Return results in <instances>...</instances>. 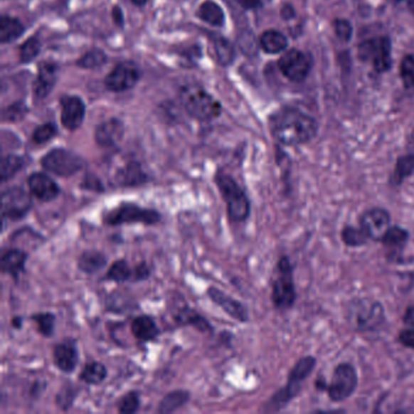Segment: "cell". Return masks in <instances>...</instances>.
Returning <instances> with one entry per match:
<instances>
[{
	"mask_svg": "<svg viewBox=\"0 0 414 414\" xmlns=\"http://www.w3.org/2000/svg\"><path fill=\"white\" fill-rule=\"evenodd\" d=\"M27 185L31 193L43 203L54 201L61 193V189L56 181L44 173H33L29 175L27 179Z\"/></svg>",
	"mask_w": 414,
	"mask_h": 414,
	"instance_id": "cell-16",
	"label": "cell"
},
{
	"mask_svg": "<svg viewBox=\"0 0 414 414\" xmlns=\"http://www.w3.org/2000/svg\"><path fill=\"white\" fill-rule=\"evenodd\" d=\"M139 410H140V395L137 391L125 393L124 396L120 398V405H118L120 413H137Z\"/></svg>",
	"mask_w": 414,
	"mask_h": 414,
	"instance_id": "cell-40",
	"label": "cell"
},
{
	"mask_svg": "<svg viewBox=\"0 0 414 414\" xmlns=\"http://www.w3.org/2000/svg\"><path fill=\"white\" fill-rule=\"evenodd\" d=\"M107 257L99 250H85L77 261L78 269L87 275H95L107 266Z\"/></svg>",
	"mask_w": 414,
	"mask_h": 414,
	"instance_id": "cell-26",
	"label": "cell"
},
{
	"mask_svg": "<svg viewBox=\"0 0 414 414\" xmlns=\"http://www.w3.org/2000/svg\"><path fill=\"white\" fill-rule=\"evenodd\" d=\"M359 56L369 63L378 72H386L391 67V42L389 38L377 37L362 42L359 46Z\"/></svg>",
	"mask_w": 414,
	"mask_h": 414,
	"instance_id": "cell-10",
	"label": "cell"
},
{
	"mask_svg": "<svg viewBox=\"0 0 414 414\" xmlns=\"http://www.w3.org/2000/svg\"><path fill=\"white\" fill-rule=\"evenodd\" d=\"M130 329H132L133 336L142 343L154 341V340L157 339L159 333H161L157 323L154 322V319L151 316L147 315L135 317L132 322Z\"/></svg>",
	"mask_w": 414,
	"mask_h": 414,
	"instance_id": "cell-24",
	"label": "cell"
},
{
	"mask_svg": "<svg viewBox=\"0 0 414 414\" xmlns=\"http://www.w3.org/2000/svg\"><path fill=\"white\" fill-rule=\"evenodd\" d=\"M341 240L345 245L350 248H360L368 243L369 238L366 232L361 228H355L351 225H346L341 230Z\"/></svg>",
	"mask_w": 414,
	"mask_h": 414,
	"instance_id": "cell-35",
	"label": "cell"
},
{
	"mask_svg": "<svg viewBox=\"0 0 414 414\" xmlns=\"http://www.w3.org/2000/svg\"><path fill=\"white\" fill-rule=\"evenodd\" d=\"M410 240V232L401 226H391L386 236L381 240V243L386 248V257L389 259H398L401 255L402 250L406 247Z\"/></svg>",
	"mask_w": 414,
	"mask_h": 414,
	"instance_id": "cell-22",
	"label": "cell"
},
{
	"mask_svg": "<svg viewBox=\"0 0 414 414\" xmlns=\"http://www.w3.org/2000/svg\"><path fill=\"white\" fill-rule=\"evenodd\" d=\"M41 164L46 171L60 178L73 176L85 166L83 158L65 149H51L42 158Z\"/></svg>",
	"mask_w": 414,
	"mask_h": 414,
	"instance_id": "cell-7",
	"label": "cell"
},
{
	"mask_svg": "<svg viewBox=\"0 0 414 414\" xmlns=\"http://www.w3.org/2000/svg\"><path fill=\"white\" fill-rule=\"evenodd\" d=\"M115 180L120 187H139L147 183L149 176L141 168L140 163L133 161L117 170Z\"/></svg>",
	"mask_w": 414,
	"mask_h": 414,
	"instance_id": "cell-21",
	"label": "cell"
},
{
	"mask_svg": "<svg viewBox=\"0 0 414 414\" xmlns=\"http://www.w3.org/2000/svg\"><path fill=\"white\" fill-rule=\"evenodd\" d=\"M402 321L406 324L407 327H414V305L407 307Z\"/></svg>",
	"mask_w": 414,
	"mask_h": 414,
	"instance_id": "cell-49",
	"label": "cell"
},
{
	"mask_svg": "<svg viewBox=\"0 0 414 414\" xmlns=\"http://www.w3.org/2000/svg\"><path fill=\"white\" fill-rule=\"evenodd\" d=\"M58 67L56 63L43 61L39 65L38 78L34 83V95L37 99H44L49 95L58 82Z\"/></svg>",
	"mask_w": 414,
	"mask_h": 414,
	"instance_id": "cell-19",
	"label": "cell"
},
{
	"mask_svg": "<svg viewBox=\"0 0 414 414\" xmlns=\"http://www.w3.org/2000/svg\"><path fill=\"white\" fill-rule=\"evenodd\" d=\"M22 323H23V319H22L21 316H15V317L11 319V326H13V328H15V329H21Z\"/></svg>",
	"mask_w": 414,
	"mask_h": 414,
	"instance_id": "cell-53",
	"label": "cell"
},
{
	"mask_svg": "<svg viewBox=\"0 0 414 414\" xmlns=\"http://www.w3.org/2000/svg\"><path fill=\"white\" fill-rule=\"evenodd\" d=\"M33 207V201L23 187L14 186L1 193L3 219L18 221L23 219Z\"/></svg>",
	"mask_w": 414,
	"mask_h": 414,
	"instance_id": "cell-11",
	"label": "cell"
},
{
	"mask_svg": "<svg viewBox=\"0 0 414 414\" xmlns=\"http://www.w3.org/2000/svg\"><path fill=\"white\" fill-rule=\"evenodd\" d=\"M288 46L287 38L281 32L270 29L260 37V46L267 54H278Z\"/></svg>",
	"mask_w": 414,
	"mask_h": 414,
	"instance_id": "cell-31",
	"label": "cell"
},
{
	"mask_svg": "<svg viewBox=\"0 0 414 414\" xmlns=\"http://www.w3.org/2000/svg\"><path fill=\"white\" fill-rule=\"evenodd\" d=\"M174 319L179 324L183 326H192L197 331H202L204 334H213L214 328L211 326V322L206 317L198 314L197 311L191 309L185 304V307H181L179 312L174 315Z\"/></svg>",
	"mask_w": 414,
	"mask_h": 414,
	"instance_id": "cell-25",
	"label": "cell"
},
{
	"mask_svg": "<svg viewBox=\"0 0 414 414\" xmlns=\"http://www.w3.org/2000/svg\"><path fill=\"white\" fill-rule=\"evenodd\" d=\"M408 3V6H410V11L414 14V0H407Z\"/></svg>",
	"mask_w": 414,
	"mask_h": 414,
	"instance_id": "cell-57",
	"label": "cell"
},
{
	"mask_svg": "<svg viewBox=\"0 0 414 414\" xmlns=\"http://www.w3.org/2000/svg\"><path fill=\"white\" fill-rule=\"evenodd\" d=\"M105 280L117 282V283L130 281L133 280V269L123 259L115 261L112 265L108 267L107 272L105 275Z\"/></svg>",
	"mask_w": 414,
	"mask_h": 414,
	"instance_id": "cell-34",
	"label": "cell"
},
{
	"mask_svg": "<svg viewBox=\"0 0 414 414\" xmlns=\"http://www.w3.org/2000/svg\"><path fill=\"white\" fill-rule=\"evenodd\" d=\"M25 32V27L15 17L4 15L0 20V41L1 43H10L21 37Z\"/></svg>",
	"mask_w": 414,
	"mask_h": 414,
	"instance_id": "cell-30",
	"label": "cell"
},
{
	"mask_svg": "<svg viewBox=\"0 0 414 414\" xmlns=\"http://www.w3.org/2000/svg\"><path fill=\"white\" fill-rule=\"evenodd\" d=\"M360 228L366 232L369 240L381 242L391 228V216L384 208H371L361 214Z\"/></svg>",
	"mask_w": 414,
	"mask_h": 414,
	"instance_id": "cell-12",
	"label": "cell"
},
{
	"mask_svg": "<svg viewBox=\"0 0 414 414\" xmlns=\"http://www.w3.org/2000/svg\"><path fill=\"white\" fill-rule=\"evenodd\" d=\"M398 343L407 349L414 350V327H408L406 329H402L398 333Z\"/></svg>",
	"mask_w": 414,
	"mask_h": 414,
	"instance_id": "cell-47",
	"label": "cell"
},
{
	"mask_svg": "<svg viewBox=\"0 0 414 414\" xmlns=\"http://www.w3.org/2000/svg\"><path fill=\"white\" fill-rule=\"evenodd\" d=\"M26 113H27L26 105L23 102H16L5 110L4 118L10 122H17V120H22Z\"/></svg>",
	"mask_w": 414,
	"mask_h": 414,
	"instance_id": "cell-45",
	"label": "cell"
},
{
	"mask_svg": "<svg viewBox=\"0 0 414 414\" xmlns=\"http://www.w3.org/2000/svg\"><path fill=\"white\" fill-rule=\"evenodd\" d=\"M398 1H401V0H398Z\"/></svg>",
	"mask_w": 414,
	"mask_h": 414,
	"instance_id": "cell-58",
	"label": "cell"
},
{
	"mask_svg": "<svg viewBox=\"0 0 414 414\" xmlns=\"http://www.w3.org/2000/svg\"><path fill=\"white\" fill-rule=\"evenodd\" d=\"M198 15L201 20L207 22L209 25L216 26V27H221L225 23V15L223 9L220 8L219 5L207 0L204 1L203 4L201 5L198 9Z\"/></svg>",
	"mask_w": 414,
	"mask_h": 414,
	"instance_id": "cell-32",
	"label": "cell"
},
{
	"mask_svg": "<svg viewBox=\"0 0 414 414\" xmlns=\"http://www.w3.org/2000/svg\"><path fill=\"white\" fill-rule=\"evenodd\" d=\"M149 275H151V269L147 265V262L141 261L133 269V281H145L149 277Z\"/></svg>",
	"mask_w": 414,
	"mask_h": 414,
	"instance_id": "cell-48",
	"label": "cell"
},
{
	"mask_svg": "<svg viewBox=\"0 0 414 414\" xmlns=\"http://www.w3.org/2000/svg\"><path fill=\"white\" fill-rule=\"evenodd\" d=\"M191 395L187 390H174L166 393L158 405L157 412L161 414L173 413L183 408L190 401Z\"/></svg>",
	"mask_w": 414,
	"mask_h": 414,
	"instance_id": "cell-27",
	"label": "cell"
},
{
	"mask_svg": "<svg viewBox=\"0 0 414 414\" xmlns=\"http://www.w3.org/2000/svg\"><path fill=\"white\" fill-rule=\"evenodd\" d=\"M271 134L285 146H299L312 140L317 134V123L297 108H283L270 120Z\"/></svg>",
	"mask_w": 414,
	"mask_h": 414,
	"instance_id": "cell-1",
	"label": "cell"
},
{
	"mask_svg": "<svg viewBox=\"0 0 414 414\" xmlns=\"http://www.w3.org/2000/svg\"><path fill=\"white\" fill-rule=\"evenodd\" d=\"M327 383L323 381L322 378H319V381H315V386L319 390H322V391H326L327 390Z\"/></svg>",
	"mask_w": 414,
	"mask_h": 414,
	"instance_id": "cell-54",
	"label": "cell"
},
{
	"mask_svg": "<svg viewBox=\"0 0 414 414\" xmlns=\"http://www.w3.org/2000/svg\"><path fill=\"white\" fill-rule=\"evenodd\" d=\"M124 135V125L120 120L112 118L97 125L95 130V141L101 147L116 146Z\"/></svg>",
	"mask_w": 414,
	"mask_h": 414,
	"instance_id": "cell-20",
	"label": "cell"
},
{
	"mask_svg": "<svg viewBox=\"0 0 414 414\" xmlns=\"http://www.w3.org/2000/svg\"><path fill=\"white\" fill-rule=\"evenodd\" d=\"M31 319L36 323L37 329L43 336L50 338L53 336L55 331V324H56V317L51 312H38L31 316Z\"/></svg>",
	"mask_w": 414,
	"mask_h": 414,
	"instance_id": "cell-36",
	"label": "cell"
},
{
	"mask_svg": "<svg viewBox=\"0 0 414 414\" xmlns=\"http://www.w3.org/2000/svg\"><path fill=\"white\" fill-rule=\"evenodd\" d=\"M26 166L25 158L16 154H8L1 159V183H6L9 180L23 169Z\"/></svg>",
	"mask_w": 414,
	"mask_h": 414,
	"instance_id": "cell-33",
	"label": "cell"
},
{
	"mask_svg": "<svg viewBox=\"0 0 414 414\" xmlns=\"http://www.w3.org/2000/svg\"><path fill=\"white\" fill-rule=\"evenodd\" d=\"M214 183L226 203L228 219L236 224L245 223L250 216V201L245 191L231 175L226 174L224 171L216 173Z\"/></svg>",
	"mask_w": 414,
	"mask_h": 414,
	"instance_id": "cell-3",
	"label": "cell"
},
{
	"mask_svg": "<svg viewBox=\"0 0 414 414\" xmlns=\"http://www.w3.org/2000/svg\"><path fill=\"white\" fill-rule=\"evenodd\" d=\"M400 75L405 87H414V55H407L402 58Z\"/></svg>",
	"mask_w": 414,
	"mask_h": 414,
	"instance_id": "cell-42",
	"label": "cell"
},
{
	"mask_svg": "<svg viewBox=\"0 0 414 414\" xmlns=\"http://www.w3.org/2000/svg\"><path fill=\"white\" fill-rule=\"evenodd\" d=\"M140 70L134 63H120L105 78V85L115 92L130 90L140 79Z\"/></svg>",
	"mask_w": 414,
	"mask_h": 414,
	"instance_id": "cell-14",
	"label": "cell"
},
{
	"mask_svg": "<svg viewBox=\"0 0 414 414\" xmlns=\"http://www.w3.org/2000/svg\"><path fill=\"white\" fill-rule=\"evenodd\" d=\"M207 295L211 302L226 312L231 319H236L238 322H248L249 312L242 302L232 298L216 287H209Z\"/></svg>",
	"mask_w": 414,
	"mask_h": 414,
	"instance_id": "cell-15",
	"label": "cell"
},
{
	"mask_svg": "<svg viewBox=\"0 0 414 414\" xmlns=\"http://www.w3.org/2000/svg\"><path fill=\"white\" fill-rule=\"evenodd\" d=\"M107 378V368L104 363L92 361L84 366L82 372L79 373V381H83L87 386H99Z\"/></svg>",
	"mask_w": 414,
	"mask_h": 414,
	"instance_id": "cell-29",
	"label": "cell"
},
{
	"mask_svg": "<svg viewBox=\"0 0 414 414\" xmlns=\"http://www.w3.org/2000/svg\"><path fill=\"white\" fill-rule=\"evenodd\" d=\"M333 27L336 31V37L341 39L343 42H348L352 36V26L348 20H343V18H336L333 22Z\"/></svg>",
	"mask_w": 414,
	"mask_h": 414,
	"instance_id": "cell-44",
	"label": "cell"
},
{
	"mask_svg": "<svg viewBox=\"0 0 414 414\" xmlns=\"http://www.w3.org/2000/svg\"><path fill=\"white\" fill-rule=\"evenodd\" d=\"M61 123L67 130L80 128L85 117V105L78 96H65L61 100Z\"/></svg>",
	"mask_w": 414,
	"mask_h": 414,
	"instance_id": "cell-17",
	"label": "cell"
},
{
	"mask_svg": "<svg viewBox=\"0 0 414 414\" xmlns=\"http://www.w3.org/2000/svg\"><path fill=\"white\" fill-rule=\"evenodd\" d=\"M53 359L56 368L61 372L70 374L75 372L78 365V350L73 340H65L55 345L53 350Z\"/></svg>",
	"mask_w": 414,
	"mask_h": 414,
	"instance_id": "cell-18",
	"label": "cell"
},
{
	"mask_svg": "<svg viewBox=\"0 0 414 414\" xmlns=\"http://www.w3.org/2000/svg\"><path fill=\"white\" fill-rule=\"evenodd\" d=\"M56 134H58L56 127H55L53 123H46V124L38 127V128L34 130L32 139H33L34 142H36L37 145H43V144H46L48 141L51 140L53 137H56Z\"/></svg>",
	"mask_w": 414,
	"mask_h": 414,
	"instance_id": "cell-43",
	"label": "cell"
},
{
	"mask_svg": "<svg viewBox=\"0 0 414 414\" xmlns=\"http://www.w3.org/2000/svg\"><path fill=\"white\" fill-rule=\"evenodd\" d=\"M245 9H255L260 6V0H237Z\"/></svg>",
	"mask_w": 414,
	"mask_h": 414,
	"instance_id": "cell-52",
	"label": "cell"
},
{
	"mask_svg": "<svg viewBox=\"0 0 414 414\" xmlns=\"http://www.w3.org/2000/svg\"><path fill=\"white\" fill-rule=\"evenodd\" d=\"M359 384L356 369L350 363H339L333 371L327 386L328 398L333 402H343L355 393Z\"/></svg>",
	"mask_w": 414,
	"mask_h": 414,
	"instance_id": "cell-8",
	"label": "cell"
},
{
	"mask_svg": "<svg viewBox=\"0 0 414 414\" xmlns=\"http://www.w3.org/2000/svg\"><path fill=\"white\" fill-rule=\"evenodd\" d=\"M408 147H410V154H414V129L410 134V140H408Z\"/></svg>",
	"mask_w": 414,
	"mask_h": 414,
	"instance_id": "cell-55",
	"label": "cell"
},
{
	"mask_svg": "<svg viewBox=\"0 0 414 414\" xmlns=\"http://www.w3.org/2000/svg\"><path fill=\"white\" fill-rule=\"evenodd\" d=\"M180 100L185 111L198 120H211L220 116L221 105L203 87L190 84L181 89Z\"/></svg>",
	"mask_w": 414,
	"mask_h": 414,
	"instance_id": "cell-5",
	"label": "cell"
},
{
	"mask_svg": "<svg viewBox=\"0 0 414 414\" xmlns=\"http://www.w3.org/2000/svg\"><path fill=\"white\" fill-rule=\"evenodd\" d=\"M281 15L285 20H290V18H293L295 16L294 9H293V6H290V5H285L282 8Z\"/></svg>",
	"mask_w": 414,
	"mask_h": 414,
	"instance_id": "cell-51",
	"label": "cell"
},
{
	"mask_svg": "<svg viewBox=\"0 0 414 414\" xmlns=\"http://www.w3.org/2000/svg\"><path fill=\"white\" fill-rule=\"evenodd\" d=\"M352 307L351 319L357 331H372L381 327L386 319V311L376 300H356Z\"/></svg>",
	"mask_w": 414,
	"mask_h": 414,
	"instance_id": "cell-9",
	"label": "cell"
},
{
	"mask_svg": "<svg viewBox=\"0 0 414 414\" xmlns=\"http://www.w3.org/2000/svg\"><path fill=\"white\" fill-rule=\"evenodd\" d=\"M39 53L41 42L36 37L29 38L20 46V60L23 63H31L33 58H37Z\"/></svg>",
	"mask_w": 414,
	"mask_h": 414,
	"instance_id": "cell-41",
	"label": "cell"
},
{
	"mask_svg": "<svg viewBox=\"0 0 414 414\" xmlns=\"http://www.w3.org/2000/svg\"><path fill=\"white\" fill-rule=\"evenodd\" d=\"M214 46H216V56H218V60L221 65L226 66L233 61L235 50L228 39L221 37L216 38Z\"/></svg>",
	"mask_w": 414,
	"mask_h": 414,
	"instance_id": "cell-39",
	"label": "cell"
},
{
	"mask_svg": "<svg viewBox=\"0 0 414 414\" xmlns=\"http://www.w3.org/2000/svg\"><path fill=\"white\" fill-rule=\"evenodd\" d=\"M80 187L85 190L94 191V192H104L105 191V186L101 183V180L94 174L85 175L83 183L80 184Z\"/></svg>",
	"mask_w": 414,
	"mask_h": 414,
	"instance_id": "cell-46",
	"label": "cell"
},
{
	"mask_svg": "<svg viewBox=\"0 0 414 414\" xmlns=\"http://www.w3.org/2000/svg\"><path fill=\"white\" fill-rule=\"evenodd\" d=\"M106 63H107V56H106L104 51L100 49H92L79 58L78 61H77V65L79 67H82V68L92 70V68L102 66Z\"/></svg>",
	"mask_w": 414,
	"mask_h": 414,
	"instance_id": "cell-37",
	"label": "cell"
},
{
	"mask_svg": "<svg viewBox=\"0 0 414 414\" xmlns=\"http://www.w3.org/2000/svg\"><path fill=\"white\" fill-rule=\"evenodd\" d=\"M278 67L282 73L292 82H302L311 70V58L297 49L288 50L282 55Z\"/></svg>",
	"mask_w": 414,
	"mask_h": 414,
	"instance_id": "cell-13",
	"label": "cell"
},
{
	"mask_svg": "<svg viewBox=\"0 0 414 414\" xmlns=\"http://www.w3.org/2000/svg\"><path fill=\"white\" fill-rule=\"evenodd\" d=\"M132 1L137 6H142V5H145L147 3V0H132Z\"/></svg>",
	"mask_w": 414,
	"mask_h": 414,
	"instance_id": "cell-56",
	"label": "cell"
},
{
	"mask_svg": "<svg viewBox=\"0 0 414 414\" xmlns=\"http://www.w3.org/2000/svg\"><path fill=\"white\" fill-rule=\"evenodd\" d=\"M414 174V154H405L398 157L396 166L393 169L391 178H390V185L393 187H398L405 183L406 179Z\"/></svg>",
	"mask_w": 414,
	"mask_h": 414,
	"instance_id": "cell-28",
	"label": "cell"
},
{
	"mask_svg": "<svg viewBox=\"0 0 414 414\" xmlns=\"http://www.w3.org/2000/svg\"><path fill=\"white\" fill-rule=\"evenodd\" d=\"M27 259H28V254L22 249L11 248L5 250L1 255V272L10 275L11 277L17 280L25 271Z\"/></svg>",
	"mask_w": 414,
	"mask_h": 414,
	"instance_id": "cell-23",
	"label": "cell"
},
{
	"mask_svg": "<svg viewBox=\"0 0 414 414\" xmlns=\"http://www.w3.org/2000/svg\"><path fill=\"white\" fill-rule=\"evenodd\" d=\"M316 362L317 361L314 356H304L299 359L294 367L290 369L286 386H283L278 391H276L270 398L269 401L262 406L261 410L266 412V413H272V412H278V410H283L285 407L288 406V403L292 400H294L302 391V383L310 377L311 373L314 372Z\"/></svg>",
	"mask_w": 414,
	"mask_h": 414,
	"instance_id": "cell-2",
	"label": "cell"
},
{
	"mask_svg": "<svg viewBox=\"0 0 414 414\" xmlns=\"http://www.w3.org/2000/svg\"><path fill=\"white\" fill-rule=\"evenodd\" d=\"M271 299L278 310H288L293 307L297 300L293 266L290 264V258L286 255L280 258L276 265Z\"/></svg>",
	"mask_w": 414,
	"mask_h": 414,
	"instance_id": "cell-6",
	"label": "cell"
},
{
	"mask_svg": "<svg viewBox=\"0 0 414 414\" xmlns=\"http://www.w3.org/2000/svg\"><path fill=\"white\" fill-rule=\"evenodd\" d=\"M161 220L156 209L144 208L133 202H122L102 214V223L107 226L128 224L156 225Z\"/></svg>",
	"mask_w": 414,
	"mask_h": 414,
	"instance_id": "cell-4",
	"label": "cell"
},
{
	"mask_svg": "<svg viewBox=\"0 0 414 414\" xmlns=\"http://www.w3.org/2000/svg\"><path fill=\"white\" fill-rule=\"evenodd\" d=\"M77 396H78V389L72 384H67L61 388L55 398L56 406L63 410H68L73 405Z\"/></svg>",
	"mask_w": 414,
	"mask_h": 414,
	"instance_id": "cell-38",
	"label": "cell"
},
{
	"mask_svg": "<svg viewBox=\"0 0 414 414\" xmlns=\"http://www.w3.org/2000/svg\"><path fill=\"white\" fill-rule=\"evenodd\" d=\"M112 17L113 21L117 26L120 27H123L124 26V15H123V11L120 6H115L112 10Z\"/></svg>",
	"mask_w": 414,
	"mask_h": 414,
	"instance_id": "cell-50",
	"label": "cell"
}]
</instances>
